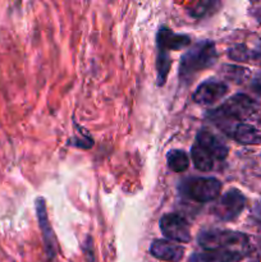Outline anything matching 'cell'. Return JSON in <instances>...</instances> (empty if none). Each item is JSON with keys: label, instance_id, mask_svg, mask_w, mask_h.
I'll list each match as a JSON object with an SVG mask.
<instances>
[{"label": "cell", "instance_id": "6da1fadb", "mask_svg": "<svg viewBox=\"0 0 261 262\" xmlns=\"http://www.w3.org/2000/svg\"><path fill=\"white\" fill-rule=\"evenodd\" d=\"M197 242L204 251L225 250L240 253L243 257L250 252V241L247 235L232 230L205 229L200 232Z\"/></svg>", "mask_w": 261, "mask_h": 262}, {"label": "cell", "instance_id": "7a4b0ae2", "mask_svg": "<svg viewBox=\"0 0 261 262\" xmlns=\"http://www.w3.org/2000/svg\"><path fill=\"white\" fill-rule=\"evenodd\" d=\"M255 112L256 102L247 95L237 94L228 99L222 106L210 112V117L224 129L227 125H229L230 132H232L233 123H235V125L240 124L242 120L247 119Z\"/></svg>", "mask_w": 261, "mask_h": 262}, {"label": "cell", "instance_id": "3957f363", "mask_svg": "<svg viewBox=\"0 0 261 262\" xmlns=\"http://www.w3.org/2000/svg\"><path fill=\"white\" fill-rule=\"evenodd\" d=\"M217 53L215 43L211 41H201L192 46L181 59L179 74L182 79L191 78L200 71L209 68L216 61Z\"/></svg>", "mask_w": 261, "mask_h": 262}, {"label": "cell", "instance_id": "277c9868", "mask_svg": "<svg viewBox=\"0 0 261 262\" xmlns=\"http://www.w3.org/2000/svg\"><path fill=\"white\" fill-rule=\"evenodd\" d=\"M156 43H158V63L156 66L161 68L170 67V59H169V51L179 50L191 43V38L186 35H179V33L173 32L169 28L161 27L158 32L156 37Z\"/></svg>", "mask_w": 261, "mask_h": 262}, {"label": "cell", "instance_id": "5b68a950", "mask_svg": "<svg viewBox=\"0 0 261 262\" xmlns=\"http://www.w3.org/2000/svg\"><path fill=\"white\" fill-rule=\"evenodd\" d=\"M184 189L189 199L204 204V202L214 201L219 197L220 191H222V182L211 177L209 178L199 177V178L189 179Z\"/></svg>", "mask_w": 261, "mask_h": 262}, {"label": "cell", "instance_id": "8992f818", "mask_svg": "<svg viewBox=\"0 0 261 262\" xmlns=\"http://www.w3.org/2000/svg\"><path fill=\"white\" fill-rule=\"evenodd\" d=\"M246 206V197L238 189H229L225 192L214 206V214L223 222H232L240 216Z\"/></svg>", "mask_w": 261, "mask_h": 262}, {"label": "cell", "instance_id": "52a82bcc", "mask_svg": "<svg viewBox=\"0 0 261 262\" xmlns=\"http://www.w3.org/2000/svg\"><path fill=\"white\" fill-rule=\"evenodd\" d=\"M160 229L171 242L188 243L191 241V229L184 217L177 214H166L160 219Z\"/></svg>", "mask_w": 261, "mask_h": 262}, {"label": "cell", "instance_id": "ba28073f", "mask_svg": "<svg viewBox=\"0 0 261 262\" xmlns=\"http://www.w3.org/2000/svg\"><path fill=\"white\" fill-rule=\"evenodd\" d=\"M228 92V86L217 79H209L197 87L193 94V100L197 104L212 105L223 99Z\"/></svg>", "mask_w": 261, "mask_h": 262}, {"label": "cell", "instance_id": "9c48e42d", "mask_svg": "<svg viewBox=\"0 0 261 262\" xmlns=\"http://www.w3.org/2000/svg\"><path fill=\"white\" fill-rule=\"evenodd\" d=\"M205 151L212 155L216 161H223L228 155V147L216 135L209 129H201L197 133L196 142Z\"/></svg>", "mask_w": 261, "mask_h": 262}, {"label": "cell", "instance_id": "30bf717a", "mask_svg": "<svg viewBox=\"0 0 261 262\" xmlns=\"http://www.w3.org/2000/svg\"><path fill=\"white\" fill-rule=\"evenodd\" d=\"M150 252L158 260L166 262H178L184 255V248L171 241L156 239L151 243Z\"/></svg>", "mask_w": 261, "mask_h": 262}, {"label": "cell", "instance_id": "8fae6325", "mask_svg": "<svg viewBox=\"0 0 261 262\" xmlns=\"http://www.w3.org/2000/svg\"><path fill=\"white\" fill-rule=\"evenodd\" d=\"M36 211H37V219L38 224H40L41 232H42L44 241H45L46 252H48L49 257H54L56 253V239L54 235L53 229L49 223L48 212H46V206L44 199L36 200Z\"/></svg>", "mask_w": 261, "mask_h": 262}, {"label": "cell", "instance_id": "7c38bea8", "mask_svg": "<svg viewBox=\"0 0 261 262\" xmlns=\"http://www.w3.org/2000/svg\"><path fill=\"white\" fill-rule=\"evenodd\" d=\"M243 258L240 253L225 250L202 251L191 256L189 262H240Z\"/></svg>", "mask_w": 261, "mask_h": 262}, {"label": "cell", "instance_id": "4fadbf2b", "mask_svg": "<svg viewBox=\"0 0 261 262\" xmlns=\"http://www.w3.org/2000/svg\"><path fill=\"white\" fill-rule=\"evenodd\" d=\"M230 136L241 145H258L261 142V132L253 125L240 123L230 132Z\"/></svg>", "mask_w": 261, "mask_h": 262}, {"label": "cell", "instance_id": "5bb4252c", "mask_svg": "<svg viewBox=\"0 0 261 262\" xmlns=\"http://www.w3.org/2000/svg\"><path fill=\"white\" fill-rule=\"evenodd\" d=\"M191 155H192V160H193L194 168L200 171H211L214 169L215 163V158L212 155H210L207 151H205L201 146H199L197 143H194L192 146L191 150Z\"/></svg>", "mask_w": 261, "mask_h": 262}, {"label": "cell", "instance_id": "9a60e30c", "mask_svg": "<svg viewBox=\"0 0 261 262\" xmlns=\"http://www.w3.org/2000/svg\"><path fill=\"white\" fill-rule=\"evenodd\" d=\"M168 166L174 173H183L188 169L189 159L183 150H171L166 156Z\"/></svg>", "mask_w": 261, "mask_h": 262}, {"label": "cell", "instance_id": "2e32d148", "mask_svg": "<svg viewBox=\"0 0 261 262\" xmlns=\"http://www.w3.org/2000/svg\"><path fill=\"white\" fill-rule=\"evenodd\" d=\"M229 58L233 59V60H238V61H246L248 59L253 58L252 51L248 50L245 45H237L234 48L229 49Z\"/></svg>", "mask_w": 261, "mask_h": 262}, {"label": "cell", "instance_id": "e0dca14e", "mask_svg": "<svg viewBox=\"0 0 261 262\" xmlns=\"http://www.w3.org/2000/svg\"><path fill=\"white\" fill-rule=\"evenodd\" d=\"M252 89L255 90L257 94H261V73H258L257 76L253 78L252 81Z\"/></svg>", "mask_w": 261, "mask_h": 262}, {"label": "cell", "instance_id": "ac0fdd59", "mask_svg": "<svg viewBox=\"0 0 261 262\" xmlns=\"http://www.w3.org/2000/svg\"><path fill=\"white\" fill-rule=\"evenodd\" d=\"M253 217H255L256 222L261 225V201L257 202L255 209H253Z\"/></svg>", "mask_w": 261, "mask_h": 262}]
</instances>
